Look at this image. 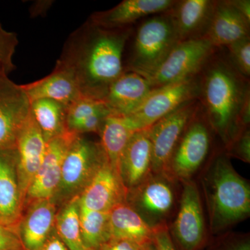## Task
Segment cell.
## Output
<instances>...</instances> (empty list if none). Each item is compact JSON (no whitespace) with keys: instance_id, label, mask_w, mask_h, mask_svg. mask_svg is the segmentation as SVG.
I'll use <instances>...</instances> for the list:
<instances>
[{"instance_id":"obj_1","label":"cell","mask_w":250,"mask_h":250,"mask_svg":"<svg viewBox=\"0 0 250 250\" xmlns=\"http://www.w3.org/2000/svg\"><path fill=\"white\" fill-rule=\"evenodd\" d=\"M131 27L106 29L87 21L69 37L57 64L69 70L85 98L103 101L124 72L123 56Z\"/></svg>"},{"instance_id":"obj_2","label":"cell","mask_w":250,"mask_h":250,"mask_svg":"<svg viewBox=\"0 0 250 250\" xmlns=\"http://www.w3.org/2000/svg\"><path fill=\"white\" fill-rule=\"evenodd\" d=\"M199 75V101L213 133L228 147L243 130L240 115L250 97L249 80L242 76L228 58L215 54Z\"/></svg>"},{"instance_id":"obj_3","label":"cell","mask_w":250,"mask_h":250,"mask_svg":"<svg viewBox=\"0 0 250 250\" xmlns=\"http://www.w3.org/2000/svg\"><path fill=\"white\" fill-rule=\"evenodd\" d=\"M211 232L218 233L250 214V187L225 152L213 156L202 177Z\"/></svg>"},{"instance_id":"obj_4","label":"cell","mask_w":250,"mask_h":250,"mask_svg":"<svg viewBox=\"0 0 250 250\" xmlns=\"http://www.w3.org/2000/svg\"><path fill=\"white\" fill-rule=\"evenodd\" d=\"M179 42L168 11L153 16L136 31L126 71L136 72L147 78Z\"/></svg>"},{"instance_id":"obj_5","label":"cell","mask_w":250,"mask_h":250,"mask_svg":"<svg viewBox=\"0 0 250 250\" xmlns=\"http://www.w3.org/2000/svg\"><path fill=\"white\" fill-rule=\"evenodd\" d=\"M106 161L100 142H94L77 135L62 163L60 182L52 198L56 205L62 207L80 196Z\"/></svg>"},{"instance_id":"obj_6","label":"cell","mask_w":250,"mask_h":250,"mask_svg":"<svg viewBox=\"0 0 250 250\" xmlns=\"http://www.w3.org/2000/svg\"><path fill=\"white\" fill-rule=\"evenodd\" d=\"M212 133L200 105L172 154L168 168L170 178L176 182L191 180L208 155Z\"/></svg>"},{"instance_id":"obj_7","label":"cell","mask_w":250,"mask_h":250,"mask_svg":"<svg viewBox=\"0 0 250 250\" xmlns=\"http://www.w3.org/2000/svg\"><path fill=\"white\" fill-rule=\"evenodd\" d=\"M216 49L205 38L181 41L147 80L154 89L197 77Z\"/></svg>"},{"instance_id":"obj_8","label":"cell","mask_w":250,"mask_h":250,"mask_svg":"<svg viewBox=\"0 0 250 250\" xmlns=\"http://www.w3.org/2000/svg\"><path fill=\"white\" fill-rule=\"evenodd\" d=\"M200 106L198 99L188 102L147 128L152 144V173L170 177L168 168L172 154Z\"/></svg>"},{"instance_id":"obj_9","label":"cell","mask_w":250,"mask_h":250,"mask_svg":"<svg viewBox=\"0 0 250 250\" xmlns=\"http://www.w3.org/2000/svg\"><path fill=\"white\" fill-rule=\"evenodd\" d=\"M200 95L199 75L193 78L154 88L132 114L126 116L135 131L150 127L184 103Z\"/></svg>"},{"instance_id":"obj_10","label":"cell","mask_w":250,"mask_h":250,"mask_svg":"<svg viewBox=\"0 0 250 250\" xmlns=\"http://www.w3.org/2000/svg\"><path fill=\"white\" fill-rule=\"evenodd\" d=\"M175 182L164 174L152 173L128 190L126 202L153 228L166 223L175 205Z\"/></svg>"},{"instance_id":"obj_11","label":"cell","mask_w":250,"mask_h":250,"mask_svg":"<svg viewBox=\"0 0 250 250\" xmlns=\"http://www.w3.org/2000/svg\"><path fill=\"white\" fill-rule=\"evenodd\" d=\"M177 216L172 233L182 250H199L206 240V225L201 196L196 184L183 182Z\"/></svg>"},{"instance_id":"obj_12","label":"cell","mask_w":250,"mask_h":250,"mask_svg":"<svg viewBox=\"0 0 250 250\" xmlns=\"http://www.w3.org/2000/svg\"><path fill=\"white\" fill-rule=\"evenodd\" d=\"M31 114V102L22 85L0 75V151L16 149L20 133Z\"/></svg>"},{"instance_id":"obj_13","label":"cell","mask_w":250,"mask_h":250,"mask_svg":"<svg viewBox=\"0 0 250 250\" xmlns=\"http://www.w3.org/2000/svg\"><path fill=\"white\" fill-rule=\"evenodd\" d=\"M77 135L67 131L47 142L43 161L28 188L24 208L31 202L54 197L60 182L64 159Z\"/></svg>"},{"instance_id":"obj_14","label":"cell","mask_w":250,"mask_h":250,"mask_svg":"<svg viewBox=\"0 0 250 250\" xmlns=\"http://www.w3.org/2000/svg\"><path fill=\"white\" fill-rule=\"evenodd\" d=\"M127 192L120 174L106 161L78 197L79 204L87 209L110 212L126 201Z\"/></svg>"},{"instance_id":"obj_15","label":"cell","mask_w":250,"mask_h":250,"mask_svg":"<svg viewBox=\"0 0 250 250\" xmlns=\"http://www.w3.org/2000/svg\"><path fill=\"white\" fill-rule=\"evenodd\" d=\"M46 144L31 112L20 133L16 146L18 184L24 202L28 188L43 161Z\"/></svg>"},{"instance_id":"obj_16","label":"cell","mask_w":250,"mask_h":250,"mask_svg":"<svg viewBox=\"0 0 250 250\" xmlns=\"http://www.w3.org/2000/svg\"><path fill=\"white\" fill-rule=\"evenodd\" d=\"M152 90L147 78L125 70L110 85L103 102L110 115L129 116L141 106Z\"/></svg>"},{"instance_id":"obj_17","label":"cell","mask_w":250,"mask_h":250,"mask_svg":"<svg viewBox=\"0 0 250 250\" xmlns=\"http://www.w3.org/2000/svg\"><path fill=\"white\" fill-rule=\"evenodd\" d=\"M16 149L0 151V223L18 228L24 209L18 184Z\"/></svg>"},{"instance_id":"obj_18","label":"cell","mask_w":250,"mask_h":250,"mask_svg":"<svg viewBox=\"0 0 250 250\" xmlns=\"http://www.w3.org/2000/svg\"><path fill=\"white\" fill-rule=\"evenodd\" d=\"M177 0H124L106 11L92 14L88 21L106 29H123L149 16L169 11Z\"/></svg>"},{"instance_id":"obj_19","label":"cell","mask_w":250,"mask_h":250,"mask_svg":"<svg viewBox=\"0 0 250 250\" xmlns=\"http://www.w3.org/2000/svg\"><path fill=\"white\" fill-rule=\"evenodd\" d=\"M215 4V0L177 1L168 12L179 42L205 38Z\"/></svg>"},{"instance_id":"obj_20","label":"cell","mask_w":250,"mask_h":250,"mask_svg":"<svg viewBox=\"0 0 250 250\" xmlns=\"http://www.w3.org/2000/svg\"><path fill=\"white\" fill-rule=\"evenodd\" d=\"M26 207V213L18 224V233L24 250H38L54 228L57 206L52 199H45Z\"/></svg>"},{"instance_id":"obj_21","label":"cell","mask_w":250,"mask_h":250,"mask_svg":"<svg viewBox=\"0 0 250 250\" xmlns=\"http://www.w3.org/2000/svg\"><path fill=\"white\" fill-rule=\"evenodd\" d=\"M152 144L147 129L136 131L120 163V176L127 190L137 187L152 174Z\"/></svg>"},{"instance_id":"obj_22","label":"cell","mask_w":250,"mask_h":250,"mask_svg":"<svg viewBox=\"0 0 250 250\" xmlns=\"http://www.w3.org/2000/svg\"><path fill=\"white\" fill-rule=\"evenodd\" d=\"M250 22L228 0L215 1L214 11L205 38L215 48L228 47L250 36Z\"/></svg>"},{"instance_id":"obj_23","label":"cell","mask_w":250,"mask_h":250,"mask_svg":"<svg viewBox=\"0 0 250 250\" xmlns=\"http://www.w3.org/2000/svg\"><path fill=\"white\" fill-rule=\"evenodd\" d=\"M21 85L31 103L40 99H49L68 106L83 97L71 72L58 64L47 76Z\"/></svg>"},{"instance_id":"obj_24","label":"cell","mask_w":250,"mask_h":250,"mask_svg":"<svg viewBox=\"0 0 250 250\" xmlns=\"http://www.w3.org/2000/svg\"><path fill=\"white\" fill-rule=\"evenodd\" d=\"M109 230L111 238L127 240L141 246L152 242L154 236V228L126 202L109 212Z\"/></svg>"},{"instance_id":"obj_25","label":"cell","mask_w":250,"mask_h":250,"mask_svg":"<svg viewBox=\"0 0 250 250\" xmlns=\"http://www.w3.org/2000/svg\"><path fill=\"white\" fill-rule=\"evenodd\" d=\"M126 116L109 115L104 122L100 134V144L109 165L120 174V163L132 135L136 132Z\"/></svg>"},{"instance_id":"obj_26","label":"cell","mask_w":250,"mask_h":250,"mask_svg":"<svg viewBox=\"0 0 250 250\" xmlns=\"http://www.w3.org/2000/svg\"><path fill=\"white\" fill-rule=\"evenodd\" d=\"M63 104L40 99L31 103V112L46 143L66 132L67 109Z\"/></svg>"},{"instance_id":"obj_27","label":"cell","mask_w":250,"mask_h":250,"mask_svg":"<svg viewBox=\"0 0 250 250\" xmlns=\"http://www.w3.org/2000/svg\"><path fill=\"white\" fill-rule=\"evenodd\" d=\"M54 228L69 250H88L81 234L78 197L67 202L57 210Z\"/></svg>"},{"instance_id":"obj_28","label":"cell","mask_w":250,"mask_h":250,"mask_svg":"<svg viewBox=\"0 0 250 250\" xmlns=\"http://www.w3.org/2000/svg\"><path fill=\"white\" fill-rule=\"evenodd\" d=\"M81 234L88 250H98L110 239L109 212L87 209L80 205Z\"/></svg>"},{"instance_id":"obj_29","label":"cell","mask_w":250,"mask_h":250,"mask_svg":"<svg viewBox=\"0 0 250 250\" xmlns=\"http://www.w3.org/2000/svg\"><path fill=\"white\" fill-rule=\"evenodd\" d=\"M103 113L110 115V112L103 101L81 97L67 107V129L73 132L81 123L94 116Z\"/></svg>"},{"instance_id":"obj_30","label":"cell","mask_w":250,"mask_h":250,"mask_svg":"<svg viewBox=\"0 0 250 250\" xmlns=\"http://www.w3.org/2000/svg\"><path fill=\"white\" fill-rule=\"evenodd\" d=\"M18 45L17 34L6 30L0 22V75H8L14 70V55Z\"/></svg>"},{"instance_id":"obj_31","label":"cell","mask_w":250,"mask_h":250,"mask_svg":"<svg viewBox=\"0 0 250 250\" xmlns=\"http://www.w3.org/2000/svg\"><path fill=\"white\" fill-rule=\"evenodd\" d=\"M228 60L242 76H250V38H244L227 47Z\"/></svg>"},{"instance_id":"obj_32","label":"cell","mask_w":250,"mask_h":250,"mask_svg":"<svg viewBox=\"0 0 250 250\" xmlns=\"http://www.w3.org/2000/svg\"><path fill=\"white\" fill-rule=\"evenodd\" d=\"M225 153L229 157L236 158L244 162H250V131L247 129L238 135L225 147Z\"/></svg>"},{"instance_id":"obj_33","label":"cell","mask_w":250,"mask_h":250,"mask_svg":"<svg viewBox=\"0 0 250 250\" xmlns=\"http://www.w3.org/2000/svg\"><path fill=\"white\" fill-rule=\"evenodd\" d=\"M207 250H250V238L248 235H224Z\"/></svg>"},{"instance_id":"obj_34","label":"cell","mask_w":250,"mask_h":250,"mask_svg":"<svg viewBox=\"0 0 250 250\" xmlns=\"http://www.w3.org/2000/svg\"><path fill=\"white\" fill-rule=\"evenodd\" d=\"M0 250H24L18 228L0 223Z\"/></svg>"},{"instance_id":"obj_35","label":"cell","mask_w":250,"mask_h":250,"mask_svg":"<svg viewBox=\"0 0 250 250\" xmlns=\"http://www.w3.org/2000/svg\"><path fill=\"white\" fill-rule=\"evenodd\" d=\"M153 243L156 250H176L167 223L154 227Z\"/></svg>"},{"instance_id":"obj_36","label":"cell","mask_w":250,"mask_h":250,"mask_svg":"<svg viewBox=\"0 0 250 250\" xmlns=\"http://www.w3.org/2000/svg\"><path fill=\"white\" fill-rule=\"evenodd\" d=\"M143 246L127 240L111 238L102 245L98 250H141Z\"/></svg>"},{"instance_id":"obj_37","label":"cell","mask_w":250,"mask_h":250,"mask_svg":"<svg viewBox=\"0 0 250 250\" xmlns=\"http://www.w3.org/2000/svg\"><path fill=\"white\" fill-rule=\"evenodd\" d=\"M38 250H69L66 246L64 244L63 242L62 241L57 231H56L55 228L53 229L52 232L45 241V243L42 244Z\"/></svg>"},{"instance_id":"obj_38","label":"cell","mask_w":250,"mask_h":250,"mask_svg":"<svg viewBox=\"0 0 250 250\" xmlns=\"http://www.w3.org/2000/svg\"><path fill=\"white\" fill-rule=\"evenodd\" d=\"M229 4L237 10L247 21L250 22V0H228Z\"/></svg>"},{"instance_id":"obj_39","label":"cell","mask_w":250,"mask_h":250,"mask_svg":"<svg viewBox=\"0 0 250 250\" xmlns=\"http://www.w3.org/2000/svg\"><path fill=\"white\" fill-rule=\"evenodd\" d=\"M141 250H156V248L152 241L151 243H147V244L144 245Z\"/></svg>"},{"instance_id":"obj_40","label":"cell","mask_w":250,"mask_h":250,"mask_svg":"<svg viewBox=\"0 0 250 250\" xmlns=\"http://www.w3.org/2000/svg\"></svg>"}]
</instances>
